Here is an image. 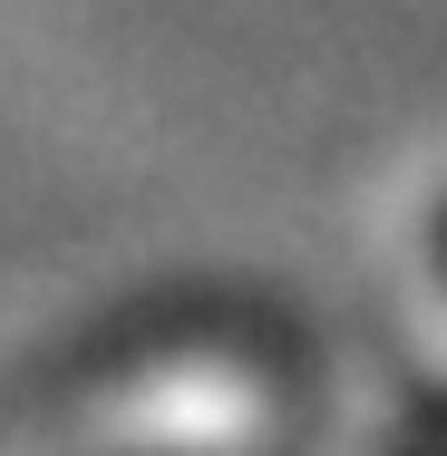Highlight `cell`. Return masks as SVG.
I'll return each instance as SVG.
<instances>
[{
	"instance_id": "cell-1",
	"label": "cell",
	"mask_w": 447,
	"mask_h": 456,
	"mask_svg": "<svg viewBox=\"0 0 447 456\" xmlns=\"http://www.w3.org/2000/svg\"><path fill=\"white\" fill-rule=\"evenodd\" d=\"M428 263H438V281H447V194H438V214H428Z\"/></svg>"
}]
</instances>
